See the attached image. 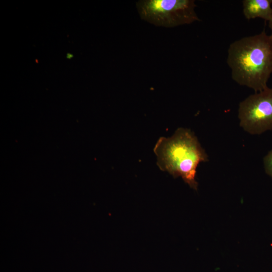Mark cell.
Here are the masks:
<instances>
[{"label":"cell","mask_w":272,"mask_h":272,"mask_svg":"<svg viewBox=\"0 0 272 272\" xmlns=\"http://www.w3.org/2000/svg\"><path fill=\"white\" fill-rule=\"evenodd\" d=\"M227 62L237 84L255 92L265 89L272 74V36L263 30L233 42Z\"/></svg>","instance_id":"cell-1"},{"label":"cell","mask_w":272,"mask_h":272,"mask_svg":"<svg viewBox=\"0 0 272 272\" xmlns=\"http://www.w3.org/2000/svg\"><path fill=\"white\" fill-rule=\"evenodd\" d=\"M153 151L159 169L174 178L181 177L191 188L197 190L196 169L208 156L197 137L189 129L179 127L170 137H161Z\"/></svg>","instance_id":"cell-2"},{"label":"cell","mask_w":272,"mask_h":272,"mask_svg":"<svg viewBox=\"0 0 272 272\" xmlns=\"http://www.w3.org/2000/svg\"><path fill=\"white\" fill-rule=\"evenodd\" d=\"M193 0H141L136 7L142 19L155 26L172 28L199 19Z\"/></svg>","instance_id":"cell-3"},{"label":"cell","mask_w":272,"mask_h":272,"mask_svg":"<svg viewBox=\"0 0 272 272\" xmlns=\"http://www.w3.org/2000/svg\"><path fill=\"white\" fill-rule=\"evenodd\" d=\"M238 118L241 127L250 134L272 129V88L255 92L241 102Z\"/></svg>","instance_id":"cell-4"},{"label":"cell","mask_w":272,"mask_h":272,"mask_svg":"<svg viewBox=\"0 0 272 272\" xmlns=\"http://www.w3.org/2000/svg\"><path fill=\"white\" fill-rule=\"evenodd\" d=\"M272 0H243V13L247 20L260 18L268 21L272 15Z\"/></svg>","instance_id":"cell-5"},{"label":"cell","mask_w":272,"mask_h":272,"mask_svg":"<svg viewBox=\"0 0 272 272\" xmlns=\"http://www.w3.org/2000/svg\"><path fill=\"white\" fill-rule=\"evenodd\" d=\"M263 163L265 172L272 177V150L264 157Z\"/></svg>","instance_id":"cell-6"},{"label":"cell","mask_w":272,"mask_h":272,"mask_svg":"<svg viewBox=\"0 0 272 272\" xmlns=\"http://www.w3.org/2000/svg\"><path fill=\"white\" fill-rule=\"evenodd\" d=\"M268 26L271 30V35L272 36V15L268 21Z\"/></svg>","instance_id":"cell-7"},{"label":"cell","mask_w":272,"mask_h":272,"mask_svg":"<svg viewBox=\"0 0 272 272\" xmlns=\"http://www.w3.org/2000/svg\"><path fill=\"white\" fill-rule=\"evenodd\" d=\"M73 57V55L72 54L67 53L66 55V57L69 59H70Z\"/></svg>","instance_id":"cell-8"}]
</instances>
